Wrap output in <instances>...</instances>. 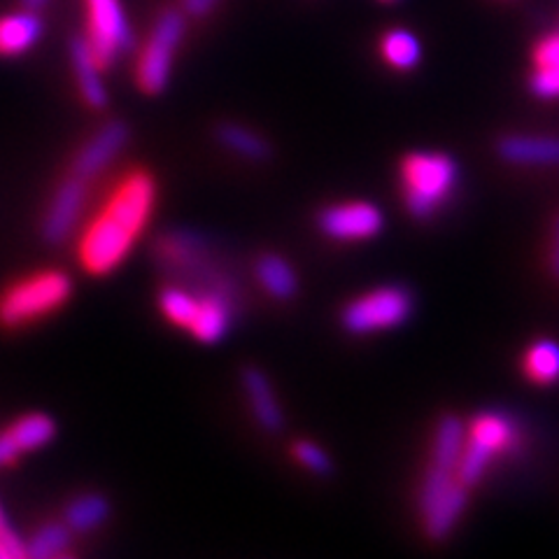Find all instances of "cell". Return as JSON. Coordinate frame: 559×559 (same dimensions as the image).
<instances>
[{
  "label": "cell",
  "mask_w": 559,
  "mask_h": 559,
  "mask_svg": "<svg viewBox=\"0 0 559 559\" xmlns=\"http://www.w3.org/2000/svg\"><path fill=\"white\" fill-rule=\"evenodd\" d=\"M257 280L269 296L277 301H289L299 292V275L285 257L264 254L257 261Z\"/></svg>",
  "instance_id": "ac0fdd59"
},
{
  "label": "cell",
  "mask_w": 559,
  "mask_h": 559,
  "mask_svg": "<svg viewBox=\"0 0 559 559\" xmlns=\"http://www.w3.org/2000/svg\"><path fill=\"white\" fill-rule=\"evenodd\" d=\"M129 143V127L124 121H108L94 138H90L73 162V175L90 182L108 168Z\"/></svg>",
  "instance_id": "30bf717a"
},
{
  "label": "cell",
  "mask_w": 559,
  "mask_h": 559,
  "mask_svg": "<svg viewBox=\"0 0 559 559\" xmlns=\"http://www.w3.org/2000/svg\"><path fill=\"white\" fill-rule=\"evenodd\" d=\"M73 294V280L63 271H40L14 283L0 296V324L24 326L57 312Z\"/></svg>",
  "instance_id": "277c9868"
},
{
  "label": "cell",
  "mask_w": 559,
  "mask_h": 559,
  "mask_svg": "<svg viewBox=\"0 0 559 559\" xmlns=\"http://www.w3.org/2000/svg\"><path fill=\"white\" fill-rule=\"evenodd\" d=\"M22 448L16 445V441L10 436V431L0 433V466H10L14 464L16 460L22 457Z\"/></svg>",
  "instance_id": "83f0119b"
},
{
  "label": "cell",
  "mask_w": 559,
  "mask_h": 559,
  "mask_svg": "<svg viewBox=\"0 0 559 559\" xmlns=\"http://www.w3.org/2000/svg\"><path fill=\"white\" fill-rule=\"evenodd\" d=\"M49 3V0H22V8L24 10H33V12H38L40 8H45Z\"/></svg>",
  "instance_id": "f546056e"
},
{
  "label": "cell",
  "mask_w": 559,
  "mask_h": 559,
  "mask_svg": "<svg viewBox=\"0 0 559 559\" xmlns=\"http://www.w3.org/2000/svg\"><path fill=\"white\" fill-rule=\"evenodd\" d=\"M242 388H245V396H248V404L252 411V417L257 419V425L275 433L283 429L285 425V415L283 408L277 404V396L273 384L269 380V376L261 369H245L242 371Z\"/></svg>",
  "instance_id": "5bb4252c"
},
{
  "label": "cell",
  "mask_w": 559,
  "mask_h": 559,
  "mask_svg": "<svg viewBox=\"0 0 559 559\" xmlns=\"http://www.w3.org/2000/svg\"><path fill=\"white\" fill-rule=\"evenodd\" d=\"M462 452L464 445L457 436H433L431 460L417 495L425 532L433 540L448 538L468 506V487L457 476Z\"/></svg>",
  "instance_id": "7a4b0ae2"
},
{
  "label": "cell",
  "mask_w": 559,
  "mask_h": 559,
  "mask_svg": "<svg viewBox=\"0 0 559 559\" xmlns=\"http://www.w3.org/2000/svg\"><path fill=\"white\" fill-rule=\"evenodd\" d=\"M320 231L336 242H364L376 238L384 215L376 203L369 201H345L324 207L318 217Z\"/></svg>",
  "instance_id": "ba28073f"
},
{
  "label": "cell",
  "mask_w": 559,
  "mask_h": 559,
  "mask_svg": "<svg viewBox=\"0 0 559 559\" xmlns=\"http://www.w3.org/2000/svg\"><path fill=\"white\" fill-rule=\"evenodd\" d=\"M522 373L540 388L555 384L559 380V345L548 338L532 343L522 355Z\"/></svg>",
  "instance_id": "d6986e66"
},
{
  "label": "cell",
  "mask_w": 559,
  "mask_h": 559,
  "mask_svg": "<svg viewBox=\"0 0 559 559\" xmlns=\"http://www.w3.org/2000/svg\"><path fill=\"white\" fill-rule=\"evenodd\" d=\"M73 530L68 527L66 522H47L45 527L33 534L31 540H26V557L33 559H49V557H61L70 544H73Z\"/></svg>",
  "instance_id": "d4e9b609"
},
{
  "label": "cell",
  "mask_w": 559,
  "mask_h": 559,
  "mask_svg": "<svg viewBox=\"0 0 559 559\" xmlns=\"http://www.w3.org/2000/svg\"><path fill=\"white\" fill-rule=\"evenodd\" d=\"M532 61L534 68L530 75V92L544 100L559 98V31L546 35L534 45Z\"/></svg>",
  "instance_id": "2e32d148"
},
{
  "label": "cell",
  "mask_w": 559,
  "mask_h": 559,
  "mask_svg": "<svg viewBox=\"0 0 559 559\" xmlns=\"http://www.w3.org/2000/svg\"><path fill=\"white\" fill-rule=\"evenodd\" d=\"M380 51H382V59L396 70H411L419 63V59H423V45H419V40L411 31H404V28H394L390 33H384Z\"/></svg>",
  "instance_id": "cb8c5ba5"
},
{
  "label": "cell",
  "mask_w": 559,
  "mask_h": 559,
  "mask_svg": "<svg viewBox=\"0 0 559 559\" xmlns=\"http://www.w3.org/2000/svg\"><path fill=\"white\" fill-rule=\"evenodd\" d=\"M217 3L219 0H182V12L199 20V16H205L213 12Z\"/></svg>",
  "instance_id": "f1b7e54d"
},
{
  "label": "cell",
  "mask_w": 559,
  "mask_h": 559,
  "mask_svg": "<svg viewBox=\"0 0 559 559\" xmlns=\"http://www.w3.org/2000/svg\"><path fill=\"white\" fill-rule=\"evenodd\" d=\"M466 439L492 454L495 460L503 457V454H511L520 448L518 425L503 413L476 415L466 427Z\"/></svg>",
  "instance_id": "4fadbf2b"
},
{
  "label": "cell",
  "mask_w": 559,
  "mask_h": 559,
  "mask_svg": "<svg viewBox=\"0 0 559 559\" xmlns=\"http://www.w3.org/2000/svg\"><path fill=\"white\" fill-rule=\"evenodd\" d=\"M217 140L222 147H226L236 156H240V159H248V162H266L271 154V145L266 143L264 135H259L257 131L240 124L219 127Z\"/></svg>",
  "instance_id": "ffe728a7"
},
{
  "label": "cell",
  "mask_w": 559,
  "mask_h": 559,
  "mask_svg": "<svg viewBox=\"0 0 559 559\" xmlns=\"http://www.w3.org/2000/svg\"><path fill=\"white\" fill-rule=\"evenodd\" d=\"M382 3H396V0H382Z\"/></svg>",
  "instance_id": "1f68e13d"
},
{
  "label": "cell",
  "mask_w": 559,
  "mask_h": 559,
  "mask_svg": "<svg viewBox=\"0 0 559 559\" xmlns=\"http://www.w3.org/2000/svg\"><path fill=\"white\" fill-rule=\"evenodd\" d=\"M413 308V294L406 287L384 285L349 301L341 312V324L353 336H371L404 324Z\"/></svg>",
  "instance_id": "5b68a950"
},
{
  "label": "cell",
  "mask_w": 559,
  "mask_h": 559,
  "mask_svg": "<svg viewBox=\"0 0 559 559\" xmlns=\"http://www.w3.org/2000/svg\"><path fill=\"white\" fill-rule=\"evenodd\" d=\"M460 182V166L445 152H411L401 159L399 185L408 213L429 219Z\"/></svg>",
  "instance_id": "3957f363"
},
{
  "label": "cell",
  "mask_w": 559,
  "mask_h": 559,
  "mask_svg": "<svg viewBox=\"0 0 559 559\" xmlns=\"http://www.w3.org/2000/svg\"><path fill=\"white\" fill-rule=\"evenodd\" d=\"M156 205V180L147 170L124 175L80 236L78 257L86 273L117 271L143 236Z\"/></svg>",
  "instance_id": "6da1fadb"
},
{
  "label": "cell",
  "mask_w": 559,
  "mask_h": 559,
  "mask_svg": "<svg viewBox=\"0 0 559 559\" xmlns=\"http://www.w3.org/2000/svg\"><path fill=\"white\" fill-rule=\"evenodd\" d=\"M43 38L38 12L22 10L0 16V57H22Z\"/></svg>",
  "instance_id": "e0dca14e"
},
{
  "label": "cell",
  "mask_w": 559,
  "mask_h": 559,
  "mask_svg": "<svg viewBox=\"0 0 559 559\" xmlns=\"http://www.w3.org/2000/svg\"><path fill=\"white\" fill-rule=\"evenodd\" d=\"M8 518H5V513H3V509H0V522H5Z\"/></svg>",
  "instance_id": "4dcf8cb0"
},
{
  "label": "cell",
  "mask_w": 559,
  "mask_h": 559,
  "mask_svg": "<svg viewBox=\"0 0 559 559\" xmlns=\"http://www.w3.org/2000/svg\"><path fill=\"white\" fill-rule=\"evenodd\" d=\"M234 322V299L224 287H210L199 292L197 318L187 329L199 343H217L229 334Z\"/></svg>",
  "instance_id": "8fae6325"
},
{
  "label": "cell",
  "mask_w": 559,
  "mask_h": 559,
  "mask_svg": "<svg viewBox=\"0 0 559 559\" xmlns=\"http://www.w3.org/2000/svg\"><path fill=\"white\" fill-rule=\"evenodd\" d=\"M159 310L173 326L187 331L197 318L199 292L178 287V285H168L159 294Z\"/></svg>",
  "instance_id": "7402d4cb"
},
{
  "label": "cell",
  "mask_w": 559,
  "mask_h": 559,
  "mask_svg": "<svg viewBox=\"0 0 559 559\" xmlns=\"http://www.w3.org/2000/svg\"><path fill=\"white\" fill-rule=\"evenodd\" d=\"M548 273L559 285V213L552 217L548 236Z\"/></svg>",
  "instance_id": "4316f807"
},
{
  "label": "cell",
  "mask_w": 559,
  "mask_h": 559,
  "mask_svg": "<svg viewBox=\"0 0 559 559\" xmlns=\"http://www.w3.org/2000/svg\"><path fill=\"white\" fill-rule=\"evenodd\" d=\"M8 431L16 441V445L22 448V452H33L51 443V439H55L57 433V425L55 419L45 413H31L16 419Z\"/></svg>",
  "instance_id": "603a6c76"
},
{
  "label": "cell",
  "mask_w": 559,
  "mask_h": 559,
  "mask_svg": "<svg viewBox=\"0 0 559 559\" xmlns=\"http://www.w3.org/2000/svg\"><path fill=\"white\" fill-rule=\"evenodd\" d=\"M499 159L511 166H559V138L506 133L497 143Z\"/></svg>",
  "instance_id": "7c38bea8"
},
{
  "label": "cell",
  "mask_w": 559,
  "mask_h": 559,
  "mask_svg": "<svg viewBox=\"0 0 559 559\" xmlns=\"http://www.w3.org/2000/svg\"><path fill=\"white\" fill-rule=\"evenodd\" d=\"M86 197H90L86 180L78 178V175H70L68 180L61 182L55 199L49 201V207L43 219V236L47 242L61 245L63 240H68L75 234L84 213Z\"/></svg>",
  "instance_id": "9c48e42d"
},
{
  "label": "cell",
  "mask_w": 559,
  "mask_h": 559,
  "mask_svg": "<svg viewBox=\"0 0 559 559\" xmlns=\"http://www.w3.org/2000/svg\"><path fill=\"white\" fill-rule=\"evenodd\" d=\"M86 12L90 22L84 38L105 70L133 47V31L119 0H86Z\"/></svg>",
  "instance_id": "52a82bcc"
},
{
  "label": "cell",
  "mask_w": 559,
  "mask_h": 559,
  "mask_svg": "<svg viewBox=\"0 0 559 559\" xmlns=\"http://www.w3.org/2000/svg\"><path fill=\"white\" fill-rule=\"evenodd\" d=\"M110 515V503L100 495H82L68 503L63 513V522L73 532L86 534L98 530L100 524Z\"/></svg>",
  "instance_id": "44dd1931"
},
{
  "label": "cell",
  "mask_w": 559,
  "mask_h": 559,
  "mask_svg": "<svg viewBox=\"0 0 559 559\" xmlns=\"http://www.w3.org/2000/svg\"><path fill=\"white\" fill-rule=\"evenodd\" d=\"M182 35L185 12L168 10L156 20L135 63V82L140 86V92L147 96H156L166 90L175 55H178V47L182 43Z\"/></svg>",
  "instance_id": "8992f818"
},
{
  "label": "cell",
  "mask_w": 559,
  "mask_h": 559,
  "mask_svg": "<svg viewBox=\"0 0 559 559\" xmlns=\"http://www.w3.org/2000/svg\"><path fill=\"white\" fill-rule=\"evenodd\" d=\"M70 61H73V70H75L78 86L84 103L94 110H103L105 105H108V90H105V82L100 78L103 68L96 61L86 38L70 40Z\"/></svg>",
  "instance_id": "9a60e30c"
},
{
  "label": "cell",
  "mask_w": 559,
  "mask_h": 559,
  "mask_svg": "<svg viewBox=\"0 0 559 559\" xmlns=\"http://www.w3.org/2000/svg\"><path fill=\"white\" fill-rule=\"evenodd\" d=\"M292 454H294V460L299 462L306 471H310V474H314V476L331 474V460L322 445L312 443V441H296L292 445Z\"/></svg>",
  "instance_id": "484cf974"
}]
</instances>
